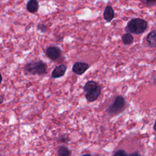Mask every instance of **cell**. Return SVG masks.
<instances>
[{
    "instance_id": "cell-11",
    "label": "cell",
    "mask_w": 156,
    "mask_h": 156,
    "mask_svg": "<svg viewBox=\"0 0 156 156\" xmlns=\"http://www.w3.org/2000/svg\"><path fill=\"white\" fill-rule=\"evenodd\" d=\"M98 86H99V85L96 82L93 81V80H90V81H88L85 84V85L83 87V90H84V91H85L87 93V92L90 91L96 88Z\"/></svg>"
},
{
    "instance_id": "cell-10",
    "label": "cell",
    "mask_w": 156,
    "mask_h": 156,
    "mask_svg": "<svg viewBox=\"0 0 156 156\" xmlns=\"http://www.w3.org/2000/svg\"><path fill=\"white\" fill-rule=\"evenodd\" d=\"M146 41L149 46L156 47V30H152L146 37Z\"/></svg>"
},
{
    "instance_id": "cell-19",
    "label": "cell",
    "mask_w": 156,
    "mask_h": 156,
    "mask_svg": "<svg viewBox=\"0 0 156 156\" xmlns=\"http://www.w3.org/2000/svg\"><path fill=\"white\" fill-rule=\"evenodd\" d=\"M2 81V76L1 73V72H0V84L1 83Z\"/></svg>"
},
{
    "instance_id": "cell-16",
    "label": "cell",
    "mask_w": 156,
    "mask_h": 156,
    "mask_svg": "<svg viewBox=\"0 0 156 156\" xmlns=\"http://www.w3.org/2000/svg\"><path fill=\"white\" fill-rule=\"evenodd\" d=\"M115 155H127V153L124 151V150H119L118 151H116L115 154Z\"/></svg>"
},
{
    "instance_id": "cell-20",
    "label": "cell",
    "mask_w": 156,
    "mask_h": 156,
    "mask_svg": "<svg viewBox=\"0 0 156 156\" xmlns=\"http://www.w3.org/2000/svg\"><path fill=\"white\" fill-rule=\"evenodd\" d=\"M154 129L156 131V121H155V122L154 126Z\"/></svg>"
},
{
    "instance_id": "cell-7",
    "label": "cell",
    "mask_w": 156,
    "mask_h": 156,
    "mask_svg": "<svg viewBox=\"0 0 156 156\" xmlns=\"http://www.w3.org/2000/svg\"><path fill=\"white\" fill-rule=\"evenodd\" d=\"M101 91V86H98L96 88L87 92L85 94V98L88 102H94L99 97Z\"/></svg>"
},
{
    "instance_id": "cell-8",
    "label": "cell",
    "mask_w": 156,
    "mask_h": 156,
    "mask_svg": "<svg viewBox=\"0 0 156 156\" xmlns=\"http://www.w3.org/2000/svg\"><path fill=\"white\" fill-rule=\"evenodd\" d=\"M103 16L107 22H110L115 16V12L113 8L110 5H107L104 11Z\"/></svg>"
},
{
    "instance_id": "cell-12",
    "label": "cell",
    "mask_w": 156,
    "mask_h": 156,
    "mask_svg": "<svg viewBox=\"0 0 156 156\" xmlns=\"http://www.w3.org/2000/svg\"><path fill=\"white\" fill-rule=\"evenodd\" d=\"M57 154L59 156H69L71 154V152L67 147L62 146L58 148Z\"/></svg>"
},
{
    "instance_id": "cell-5",
    "label": "cell",
    "mask_w": 156,
    "mask_h": 156,
    "mask_svg": "<svg viewBox=\"0 0 156 156\" xmlns=\"http://www.w3.org/2000/svg\"><path fill=\"white\" fill-rule=\"evenodd\" d=\"M89 65L87 63L82 62H76L72 68V71L77 75H82L89 68Z\"/></svg>"
},
{
    "instance_id": "cell-3",
    "label": "cell",
    "mask_w": 156,
    "mask_h": 156,
    "mask_svg": "<svg viewBox=\"0 0 156 156\" xmlns=\"http://www.w3.org/2000/svg\"><path fill=\"white\" fill-rule=\"evenodd\" d=\"M126 105V100L122 96H118L113 103L111 104L107 111L110 115H114L120 112Z\"/></svg>"
},
{
    "instance_id": "cell-4",
    "label": "cell",
    "mask_w": 156,
    "mask_h": 156,
    "mask_svg": "<svg viewBox=\"0 0 156 156\" xmlns=\"http://www.w3.org/2000/svg\"><path fill=\"white\" fill-rule=\"evenodd\" d=\"M45 54L49 59L56 61L62 56V51L57 46H50L46 49Z\"/></svg>"
},
{
    "instance_id": "cell-2",
    "label": "cell",
    "mask_w": 156,
    "mask_h": 156,
    "mask_svg": "<svg viewBox=\"0 0 156 156\" xmlns=\"http://www.w3.org/2000/svg\"><path fill=\"white\" fill-rule=\"evenodd\" d=\"M147 27V23L141 18H133L129 21L126 30L130 34H140L143 33Z\"/></svg>"
},
{
    "instance_id": "cell-15",
    "label": "cell",
    "mask_w": 156,
    "mask_h": 156,
    "mask_svg": "<svg viewBox=\"0 0 156 156\" xmlns=\"http://www.w3.org/2000/svg\"><path fill=\"white\" fill-rule=\"evenodd\" d=\"M37 30L42 33H45L47 30V26L43 23H39L37 25Z\"/></svg>"
},
{
    "instance_id": "cell-13",
    "label": "cell",
    "mask_w": 156,
    "mask_h": 156,
    "mask_svg": "<svg viewBox=\"0 0 156 156\" xmlns=\"http://www.w3.org/2000/svg\"><path fill=\"white\" fill-rule=\"evenodd\" d=\"M133 40V37L132 34L129 32L124 34L122 36V41L126 44H130L132 43Z\"/></svg>"
},
{
    "instance_id": "cell-17",
    "label": "cell",
    "mask_w": 156,
    "mask_h": 156,
    "mask_svg": "<svg viewBox=\"0 0 156 156\" xmlns=\"http://www.w3.org/2000/svg\"><path fill=\"white\" fill-rule=\"evenodd\" d=\"M146 3H154L156 2V0H144Z\"/></svg>"
},
{
    "instance_id": "cell-9",
    "label": "cell",
    "mask_w": 156,
    "mask_h": 156,
    "mask_svg": "<svg viewBox=\"0 0 156 156\" xmlns=\"http://www.w3.org/2000/svg\"><path fill=\"white\" fill-rule=\"evenodd\" d=\"M39 7L38 2L37 0H29L26 5V9L30 13H34L38 11Z\"/></svg>"
},
{
    "instance_id": "cell-1",
    "label": "cell",
    "mask_w": 156,
    "mask_h": 156,
    "mask_svg": "<svg viewBox=\"0 0 156 156\" xmlns=\"http://www.w3.org/2000/svg\"><path fill=\"white\" fill-rule=\"evenodd\" d=\"M24 70L32 75H44L48 73V65L42 60L32 61L24 65Z\"/></svg>"
},
{
    "instance_id": "cell-6",
    "label": "cell",
    "mask_w": 156,
    "mask_h": 156,
    "mask_svg": "<svg viewBox=\"0 0 156 156\" xmlns=\"http://www.w3.org/2000/svg\"><path fill=\"white\" fill-rule=\"evenodd\" d=\"M67 70V66L65 64H61L56 66L52 72L51 76L52 78L56 79L63 76Z\"/></svg>"
},
{
    "instance_id": "cell-14",
    "label": "cell",
    "mask_w": 156,
    "mask_h": 156,
    "mask_svg": "<svg viewBox=\"0 0 156 156\" xmlns=\"http://www.w3.org/2000/svg\"><path fill=\"white\" fill-rule=\"evenodd\" d=\"M69 137L67 134H62L60 135L57 138V141L58 143H66L69 141Z\"/></svg>"
},
{
    "instance_id": "cell-18",
    "label": "cell",
    "mask_w": 156,
    "mask_h": 156,
    "mask_svg": "<svg viewBox=\"0 0 156 156\" xmlns=\"http://www.w3.org/2000/svg\"><path fill=\"white\" fill-rule=\"evenodd\" d=\"M4 101V97L2 95L0 94V105Z\"/></svg>"
}]
</instances>
